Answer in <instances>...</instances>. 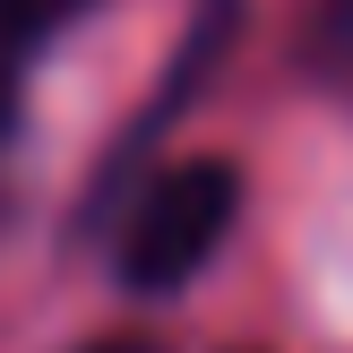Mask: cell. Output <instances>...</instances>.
<instances>
[{
  "mask_svg": "<svg viewBox=\"0 0 353 353\" xmlns=\"http://www.w3.org/2000/svg\"><path fill=\"white\" fill-rule=\"evenodd\" d=\"M86 9H95V0H0V26H9L26 52H43L52 34H61L69 17H86Z\"/></svg>",
  "mask_w": 353,
  "mask_h": 353,
  "instance_id": "3957f363",
  "label": "cell"
},
{
  "mask_svg": "<svg viewBox=\"0 0 353 353\" xmlns=\"http://www.w3.org/2000/svg\"><path fill=\"white\" fill-rule=\"evenodd\" d=\"M241 216V172L224 164V155H181V164H155L147 190L130 199V216H121V285L130 293H172L190 285V276L216 259V241L233 233Z\"/></svg>",
  "mask_w": 353,
  "mask_h": 353,
  "instance_id": "6da1fadb",
  "label": "cell"
},
{
  "mask_svg": "<svg viewBox=\"0 0 353 353\" xmlns=\"http://www.w3.org/2000/svg\"><path fill=\"white\" fill-rule=\"evenodd\" d=\"M302 61L353 103V0H310V17H302Z\"/></svg>",
  "mask_w": 353,
  "mask_h": 353,
  "instance_id": "7a4b0ae2",
  "label": "cell"
},
{
  "mask_svg": "<svg viewBox=\"0 0 353 353\" xmlns=\"http://www.w3.org/2000/svg\"><path fill=\"white\" fill-rule=\"evenodd\" d=\"M17 78H26V43L0 26V138H9V121H17Z\"/></svg>",
  "mask_w": 353,
  "mask_h": 353,
  "instance_id": "277c9868",
  "label": "cell"
},
{
  "mask_svg": "<svg viewBox=\"0 0 353 353\" xmlns=\"http://www.w3.org/2000/svg\"><path fill=\"white\" fill-rule=\"evenodd\" d=\"M78 353H164V345H147V336H95V345H78Z\"/></svg>",
  "mask_w": 353,
  "mask_h": 353,
  "instance_id": "5b68a950",
  "label": "cell"
}]
</instances>
